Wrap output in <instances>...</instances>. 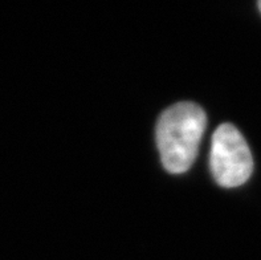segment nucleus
<instances>
[{
  "mask_svg": "<svg viewBox=\"0 0 261 260\" xmlns=\"http://www.w3.org/2000/svg\"><path fill=\"white\" fill-rule=\"evenodd\" d=\"M210 168L214 179L225 188L242 186L253 172V158L248 144L231 124L218 126L212 135Z\"/></svg>",
  "mask_w": 261,
  "mask_h": 260,
  "instance_id": "f03ea898",
  "label": "nucleus"
},
{
  "mask_svg": "<svg viewBox=\"0 0 261 260\" xmlns=\"http://www.w3.org/2000/svg\"><path fill=\"white\" fill-rule=\"evenodd\" d=\"M258 8H260V11H261V2H260V3H258Z\"/></svg>",
  "mask_w": 261,
  "mask_h": 260,
  "instance_id": "7ed1b4c3",
  "label": "nucleus"
},
{
  "mask_svg": "<svg viewBox=\"0 0 261 260\" xmlns=\"http://www.w3.org/2000/svg\"><path fill=\"white\" fill-rule=\"evenodd\" d=\"M205 126L204 110L192 102H179L162 113L156 124V145L167 172L182 174L190 170L198 157Z\"/></svg>",
  "mask_w": 261,
  "mask_h": 260,
  "instance_id": "f257e3e1",
  "label": "nucleus"
}]
</instances>
